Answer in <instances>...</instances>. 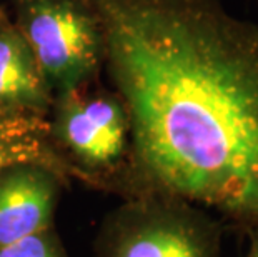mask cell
Returning <instances> with one entry per match:
<instances>
[{
    "instance_id": "8",
    "label": "cell",
    "mask_w": 258,
    "mask_h": 257,
    "mask_svg": "<svg viewBox=\"0 0 258 257\" xmlns=\"http://www.w3.org/2000/svg\"><path fill=\"white\" fill-rule=\"evenodd\" d=\"M0 257H69L52 227L0 247Z\"/></svg>"
},
{
    "instance_id": "3",
    "label": "cell",
    "mask_w": 258,
    "mask_h": 257,
    "mask_svg": "<svg viewBox=\"0 0 258 257\" xmlns=\"http://www.w3.org/2000/svg\"><path fill=\"white\" fill-rule=\"evenodd\" d=\"M15 27L55 95L80 89L102 65L95 22L79 0H12Z\"/></svg>"
},
{
    "instance_id": "9",
    "label": "cell",
    "mask_w": 258,
    "mask_h": 257,
    "mask_svg": "<svg viewBox=\"0 0 258 257\" xmlns=\"http://www.w3.org/2000/svg\"><path fill=\"white\" fill-rule=\"evenodd\" d=\"M250 250L246 257H258V229H253V231H250Z\"/></svg>"
},
{
    "instance_id": "7",
    "label": "cell",
    "mask_w": 258,
    "mask_h": 257,
    "mask_svg": "<svg viewBox=\"0 0 258 257\" xmlns=\"http://www.w3.org/2000/svg\"><path fill=\"white\" fill-rule=\"evenodd\" d=\"M50 142V122L45 116L0 109V172L25 162H40L60 169Z\"/></svg>"
},
{
    "instance_id": "6",
    "label": "cell",
    "mask_w": 258,
    "mask_h": 257,
    "mask_svg": "<svg viewBox=\"0 0 258 257\" xmlns=\"http://www.w3.org/2000/svg\"><path fill=\"white\" fill-rule=\"evenodd\" d=\"M53 104L29 43L15 24H0V109L45 116Z\"/></svg>"
},
{
    "instance_id": "5",
    "label": "cell",
    "mask_w": 258,
    "mask_h": 257,
    "mask_svg": "<svg viewBox=\"0 0 258 257\" xmlns=\"http://www.w3.org/2000/svg\"><path fill=\"white\" fill-rule=\"evenodd\" d=\"M60 169L25 162L0 172V247L52 227Z\"/></svg>"
},
{
    "instance_id": "4",
    "label": "cell",
    "mask_w": 258,
    "mask_h": 257,
    "mask_svg": "<svg viewBox=\"0 0 258 257\" xmlns=\"http://www.w3.org/2000/svg\"><path fill=\"white\" fill-rule=\"evenodd\" d=\"M50 134L80 166L107 171L130 144L128 116L118 95L85 94L84 87L58 94Z\"/></svg>"
},
{
    "instance_id": "1",
    "label": "cell",
    "mask_w": 258,
    "mask_h": 257,
    "mask_svg": "<svg viewBox=\"0 0 258 257\" xmlns=\"http://www.w3.org/2000/svg\"><path fill=\"white\" fill-rule=\"evenodd\" d=\"M130 124L140 192L258 229V24L220 0H79Z\"/></svg>"
},
{
    "instance_id": "2",
    "label": "cell",
    "mask_w": 258,
    "mask_h": 257,
    "mask_svg": "<svg viewBox=\"0 0 258 257\" xmlns=\"http://www.w3.org/2000/svg\"><path fill=\"white\" fill-rule=\"evenodd\" d=\"M220 224L177 197L139 192L115 211L100 240V257H218Z\"/></svg>"
}]
</instances>
